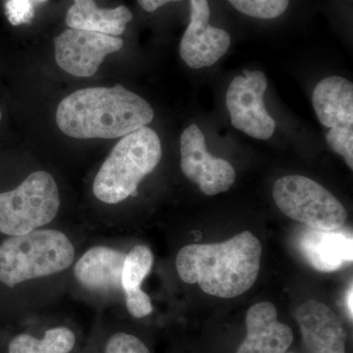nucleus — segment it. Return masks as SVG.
I'll use <instances>...</instances> for the list:
<instances>
[{
  "instance_id": "1",
  "label": "nucleus",
  "mask_w": 353,
  "mask_h": 353,
  "mask_svg": "<svg viewBox=\"0 0 353 353\" xmlns=\"http://www.w3.org/2000/svg\"><path fill=\"white\" fill-rule=\"evenodd\" d=\"M262 245L245 231L224 243L183 246L176 254L179 276L187 284H197L206 294L234 299L256 282Z\"/></svg>"
},
{
  "instance_id": "2",
  "label": "nucleus",
  "mask_w": 353,
  "mask_h": 353,
  "mask_svg": "<svg viewBox=\"0 0 353 353\" xmlns=\"http://www.w3.org/2000/svg\"><path fill=\"white\" fill-rule=\"evenodd\" d=\"M154 117L145 99L122 85L77 90L60 102L57 126L75 139H118L150 124Z\"/></svg>"
},
{
  "instance_id": "3",
  "label": "nucleus",
  "mask_w": 353,
  "mask_h": 353,
  "mask_svg": "<svg viewBox=\"0 0 353 353\" xmlns=\"http://www.w3.org/2000/svg\"><path fill=\"white\" fill-rule=\"evenodd\" d=\"M162 157L161 143L154 130L143 127L122 137L95 176L94 196L117 204L134 196L139 183L152 173Z\"/></svg>"
},
{
  "instance_id": "4",
  "label": "nucleus",
  "mask_w": 353,
  "mask_h": 353,
  "mask_svg": "<svg viewBox=\"0 0 353 353\" xmlns=\"http://www.w3.org/2000/svg\"><path fill=\"white\" fill-rule=\"evenodd\" d=\"M75 259V248L57 230H34L11 236L0 245V282L9 288L66 270Z\"/></svg>"
},
{
  "instance_id": "5",
  "label": "nucleus",
  "mask_w": 353,
  "mask_h": 353,
  "mask_svg": "<svg viewBox=\"0 0 353 353\" xmlns=\"http://www.w3.org/2000/svg\"><path fill=\"white\" fill-rule=\"evenodd\" d=\"M60 208V196L54 178L37 171L19 187L0 194V232L8 236L31 233L50 224Z\"/></svg>"
},
{
  "instance_id": "6",
  "label": "nucleus",
  "mask_w": 353,
  "mask_h": 353,
  "mask_svg": "<svg viewBox=\"0 0 353 353\" xmlns=\"http://www.w3.org/2000/svg\"><path fill=\"white\" fill-rule=\"evenodd\" d=\"M273 197L285 215L311 229L336 231L347 220L343 204L328 190L306 176L279 179L273 187Z\"/></svg>"
},
{
  "instance_id": "7",
  "label": "nucleus",
  "mask_w": 353,
  "mask_h": 353,
  "mask_svg": "<svg viewBox=\"0 0 353 353\" xmlns=\"http://www.w3.org/2000/svg\"><path fill=\"white\" fill-rule=\"evenodd\" d=\"M267 78L263 72L243 71L228 88L226 105L232 125L252 138L270 139L276 129L275 120L264 105Z\"/></svg>"
},
{
  "instance_id": "8",
  "label": "nucleus",
  "mask_w": 353,
  "mask_h": 353,
  "mask_svg": "<svg viewBox=\"0 0 353 353\" xmlns=\"http://www.w3.org/2000/svg\"><path fill=\"white\" fill-rule=\"evenodd\" d=\"M181 168L206 196L227 192L234 185L236 171L227 160L208 152L205 137L196 125H190L181 136Z\"/></svg>"
},
{
  "instance_id": "9",
  "label": "nucleus",
  "mask_w": 353,
  "mask_h": 353,
  "mask_svg": "<svg viewBox=\"0 0 353 353\" xmlns=\"http://www.w3.org/2000/svg\"><path fill=\"white\" fill-rule=\"evenodd\" d=\"M122 39L101 32L67 29L54 39L58 66L76 77L94 76L110 53L123 48Z\"/></svg>"
},
{
  "instance_id": "10",
  "label": "nucleus",
  "mask_w": 353,
  "mask_h": 353,
  "mask_svg": "<svg viewBox=\"0 0 353 353\" xmlns=\"http://www.w3.org/2000/svg\"><path fill=\"white\" fill-rule=\"evenodd\" d=\"M208 0H190V21L180 44V54L188 66L201 69L212 66L231 46L229 32L209 23Z\"/></svg>"
},
{
  "instance_id": "11",
  "label": "nucleus",
  "mask_w": 353,
  "mask_h": 353,
  "mask_svg": "<svg viewBox=\"0 0 353 353\" xmlns=\"http://www.w3.org/2000/svg\"><path fill=\"white\" fill-rule=\"evenodd\" d=\"M296 318L308 353H345L343 322L326 304L315 299L305 301L297 308Z\"/></svg>"
},
{
  "instance_id": "12",
  "label": "nucleus",
  "mask_w": 353,
  "mask_h": 353,
  "mask_svg": "<svg viewBox=\"0 0 353 353\" xmlns=\"http://www.w3.org/2000/svg\"><path fill=\"white\" fill-rule=\"evenodd\" d=\"M245 323L248 334L236 353H285L294 341L292 329L279 321L273 303L263 301L252 305Z\"/></svg>"
},
{
  "instance_id": "13",
  "label": "nucleus",
  "mask_w": 353,
  "mask_h": 353,
  "mask_svg": "<svg viewBox=\"0 0 353 353\" xmlns=\"http://www.w3.org/2000/svg\"><path fill=\"white\" fill-rule=\"evenodd\" d=\"M126 255L108 246L90 248L77 262L74 269L77 281L94 292L122 290L121 277Z\"/></svg>"
},
{
  "instance_id": "14",
  "label": "nucleus",
  "mask_w": 353,
  "mask_h": 353,
  "mask_svg": "<svg viewBox=\"0 0 353 353\" xmlns=\"http://www.w3.org/2000/svg\"><path fill=\"white\" fill-rule=\"evenodd\" d=\"M301 252L316 270L334 272L352 262V234L309 229L299 241Z\"/></svg>"
},
{
  "instance_id": "15",
  "label": "nucleus",
  "mask_w": 353,
  "mask_h": 353,
  "mask_svg": "<svg viewBox=\"0 0 353 353\" xmlns=\"http://www.w3.org/2000/svg\"><path fill=\"white\" fill-rule=\"evenodd\" d=\"M313 108L323 126L353 127V85L343 77H328L317 83Z\"/></svg>"
},
{
  "instance_id": "16",
  "label": "nucleus",
  "mask_w": 353,
  "mask_h": 353,
  "mask_svg": "<svg viewBox=\"0 0 353 353\" xmlns=\"http://www.w3.org/2000/svg\"><path fill=\"white\" fill-rule=\"evenodd\" d=\"M132 14L126 6L101 9L94 0H74L66 15L70 29L85 30L117 37L126 30Z\"/></svg>"
},
{
  "instance_id": "17",
  "label": "nucleus",
  "mask_w": 353,
  "mask_h": 353,
  "mask_svg": "<svg viewBox=\"0 0 353 353\" xmlns=\"http://www.w3.org/2000/svg\"><path fill=\"white\" fill-rule=\"evenodd\" d=\"M73 332L65 327L48 330L43 339L21 334L11 341L8 353H70L75 345Z\"/></svg>"
},
{
  "instance_id": "18",
  "label": "nucleus",
  "mask_w": 353,
  "mask_h": 353,
  "mask_svg": "<svg viewBox=\"0 0 353 353\" xmlns=\"http://www.w3.org/2000/svg\"><path fill=\"white\" fill-rule=\"evenodd\" d=\"M153 254L150 248L145 245H138L128 253L123 266L121 284L124 292L141 290L146 276L152 271Z\"/></svg>"
},
{
  "instance_id": "19",
  "label": "nucleus",
  "mask_w": 353,
  "mask_h": 353,
  "mask_svg": "<svg viewBox=\"0 0 353 353\" xmlns=\"http://www.w3.org/2000/svg\"><path fill=\"white\" fill-rule=\"evenodd\" d=\"M241 13L259 19H275L289 7L290 0H228Z\"/></svg>"
},
{
  "instance_id": "20",
  "label": "nucleus",
  "mask_w": 353,
  "mask_h": 353,
  "mask_svg": "<svg viewBox=\"0 0 353 353\" xmlns=\"http://www.w3.org/2000/svg\"><path fill=\"white\" fill-rule=\"evenodd\" d=\"M326 141L334 152L345 158L350 170L353 169V127L333 128L326 134Z\"/></svg>"
},
{
  "instance_id": "21",
  "label": "nucleus",
  "mask_w": 353,
  "mask_h": 353,
  "mask_svg": "<svg viewBox=\"0 0 353 353\" xmlns=\"http://www.w3.org/2000/svg\"><path fill=\"white\" fill-rule=\"evenodd\" d=\"M48 0H7V19L13 26L29 24L34 17V9Z\"/></svg>"
},
{
  "instance_id": "22",
  "label": "nucleus",
  "mask_w": 353,
  "mask_h": 353,
  "mask_svg": "<svg viewBox=\"0 0 353 353\" xmlns=\"http://www.w3.org/2000/svg\"><path fill=\"white\" fill-rule=\"evenodd\" d=\"M105 353H150L137 336L126 333L113 334L106 343Z\"/></svg>"
},
{
  "instance_id": "23",
  "label": "nucleus",
  "mask_w": 353,
  "mask_h": 353,
  "mask_svg": "<svg viewBox=\"0 0 353 353\" xmlns=\"http://www.w3.org/2000/svg\"><path fill=\"white\" fill-rule=\"evenodd\" d=\"M126 306L130 314L136 318L150 315L153 311L152 299L143 290L124 292Z\"/></svg>"
},
{
  "instance_id": "24",
  "label": "nucleus",
  "mask_w": 353,
  "mask_h": 353,
  "mask_svg": "<svg viewBox=\"0 0 353 353\" xmlns=\"http://www.w3.org/2000/svg\"><path fill=\"white\" fill-rule=\"evenodd\" d=\"M137 1L145 11L153 12V11L157 10L159 7L165 6V4L170 3V2L182 1V0H137Z\"/></svg>"
},
{
  "instance_id": "25",
  "label": "nucleus",
  "mask_w": 353,
  "mask_h": 353,
  "mask_svg": "<svg viewBox=\"0 0 353 353\" xmlns=\"http://www.w3.org/2000/svg\"><path fill=\"white\" fill-rule=\"evenodd\" d=\"M353 290L352 285H350V290L347 292V310L348 317L350 318V321H352L353 319Z\"/></svg>"
},
{
  "instance_id": "26",
  "label": "nucleus",
  "mask_w": 353,
  "mask_h": 353,
  "mask_svg": "<svg viewBox=\"0 0 353 353\" xmlns=\"http://www.w3.org/2000/svg\"><path fill=\"white\" fill-rule=\"evenodd\" d=\"M1 117H2L1 112H0V121H1Z\"/></svg>"
},
{
  "instance_id": "27",
  "label": "nucleus",
  "mask_w": 353,
  "mask_h": 353,
  "mask_svg": "<svg viewBox=\"0 0 353 353\" xmlns=\"http://www.w3.org/2000/svg\"><path fill=\"white\" fill-rule=\"evenodd\" d=\"M285 353H287V352H285ZM288 353H294V352H288Z\"/></svg>"
}]
</instances>
